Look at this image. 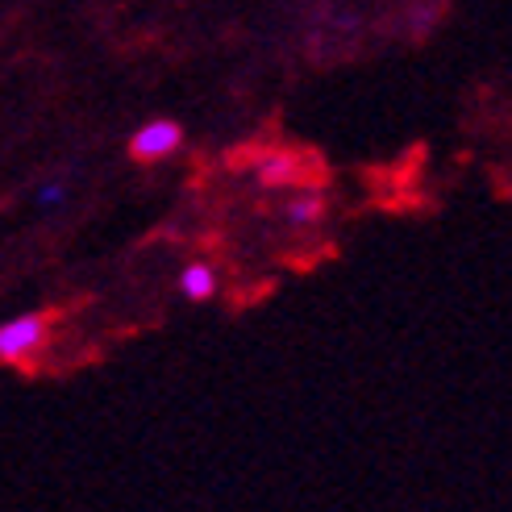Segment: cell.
Returning <instances> with one entry per match:
<instances>
[{
  "label": "cell",
  "mask_w": 512,
  "mask_h": 512,
  "mask_svg": "<svg viewBox=\"0 0 512 512\" xmlns=\"http://www.w3.org/2000/svg\"><path fill=\"white\" fill-rule=\"evenodd\" d=\"M46 338H50V321L38 317V313L5 321L0 325V363H9V367L30 363V358L46 346Z\"/></svg>",
  "instance_id": "obj_1"
},
{
  "label": "cell",
  "mask_w": 512,
  "mask_h": 512,
  "mask_svg": "<svg viewBox=\"0 0 512 512\" xmlns=\"http://www.w3.org/2000/svg\"><path fill=\"white\" fill-rule=\"evenodd\" d=\"M175 146H179V125L175 121H163V117L146 121L142 130L130 138L134 159H142V163H159V159L175 155Z\"/></svg>",
  "instance_id": "obj_2"
},
{
  "label": "cell",
  "mask_w": 512,
  "mask_h": 512,
  "mask_svg": "<svg viewBox=\"0 0 512 512\" xmlns=\"http://www.w3.org/2000/svg\"><path fill=\"white\" fill-rule=\"evenodd\" d=\"M217 288V275L213 267H204V263H192L184 275H179V292H184L188 300H209Z\"/></svg>",
  "instance_id": "obj_3"
},
{
  "label": "cell",
  "mask_w": 512,
  "mask_h": 512,
  "mask_svg": "<svg viewBox=\"0 0 512 512\" xmlns=\"http://www.w3.org/2000/svg\"><path fill=\"white\" fill-rule=\"evenodd\" d=\"M63 200H67V184H46V188H38V204H42V209H59Z\"/></svg>",
  "instance_id": "obj_4"
},
{
  "label": "cell",
  "mask_w": 512,
  "mask_h": 512,
  "mask_svg": "<svg viewBox=\"0 0 512 512\" xmlns=\"http://www.w3.org/2000/svg\"><path fill=\"white\" fill-rule=\"evenodd\" d=\"M292 167H296L292 159L275 155V159H267V163H263V179H288V171H292Z\"/></svg>",
  "instance_id": "obj_5"
},
{
  "label": "cell",
  "mask_w": 512,
  "mask_h": 512,
  "mask_svg": "<svg viewBox=\"0 0 512 512\" xmlns=\"http://www.w3.org/2000/svg\"><path fill=\"white\" fill-rule=\"evenodd\" d=\"M296 225L304 221H317V200H292V213H288Z\"/></svg>",
  "instance_id": "obj_6"
}]
</instances>
